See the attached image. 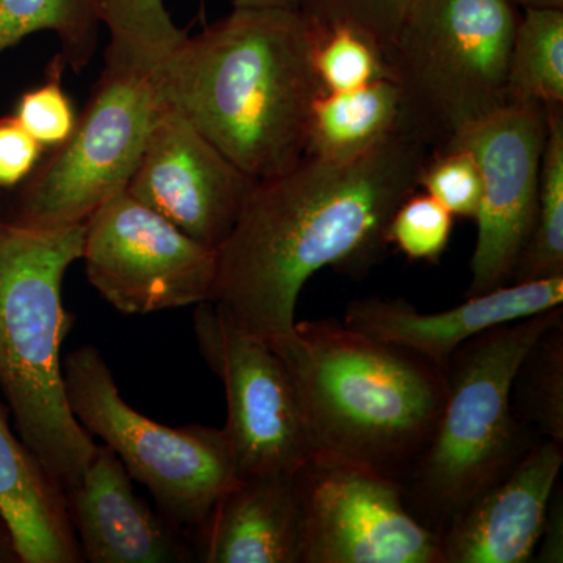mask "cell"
Masks as SVG:
<instances>
[{"label":"cell","instance_id":"7c38bea8","mask_svg":"<svg viewBox=\"0 0 563 563\" xmlns=\"http://www.w3.org/2000/svg\"><path fill=\"white\" fill-rule=\"evenodd\" d=\"M547 129V107L509 101L444 144L472 152L483 179L466 296L512 280L536 218Z\"/></svg>","mask_w":563,"mask_h":563},{"label":"cell","instance_id":"cb8c5ba5","mask_svg":"<svg viewBox=\"0 0 563 563\" xmlns=\"http://www.w3.org/2000/svg\"><path fill=\"white\" fill-rule=\"evenodd\" d=\"M512 409L536 435L563 443V320L526 352L514 377Z\"/></svg>","mask_w":563,"mask_h":563},{"label":"cell","instance_id":"d4e9b609","mask_svg":"<svg viewBox=\"0 0 563 563\" xmlns=\"http://www.w3.org/2000/svg\"><path fill=\"white\" fill-rule=\"evenodd\" d=\"M314 21L313 68L322 91H350L377 80H393L387 52L369 33L347 21Z\"/></svg>","mask_w":563,"mask_h":563},{"label":"cell","instance_id":"4dcf8cb0","mask_svg":"<svg viewBox=\"0 0 563 563\" xmlns=\"http://www.w3.org/2000/svg\"><path fill=\"white\" fill-rule=\"evenodd\" d=\"M563 493L561 484H558L548 506L544 518L542 537H540V551L533 559L542 563L563 562Z\"/></svg>","mask_w":563,"mask_h":563},{"label":"cell","instance_id":"f546056e","mask_svg":"<svg viewBox=\"0 0 563 563\" xmlns=\"http://www.w3.org/2000/svg\"><path fill=\"white\" fill-rule=\"evenodd\" d=\"M43 151L16 118H0V188H20L35 172Z\"/></svg>","mask_w":563,"mask_h":563},{"label":"cell","instance_id":"1f68e13d","mask_svg":"<svg viewBox=\"0 0 563 563\" xmlns=\"http://www.w3.org/2000/svg\"><path fill=\"white\" fill-rule=\"evenodd\" d=\"M232 3L235 9H288L309 13L318 0H232Z\"/></svg>","mask_w":563,"mask_h":563},{"label":"cell","instance_id":"8992f818","mask_svg":"<svg viewBox=\"0 0 563 563\" xmlns=\"http://www.w3.org/2000/svg\"><path fill=\"white\" fill-rule=\"evenodd\" d=\"M512 0H412L387 51L402 120L443 147L507 99Z\"/></svg>","mask_w":563,"mask_h":563},{"label":"cell","instance_id":"9c48e42d","mask_svg":"<svg viewBox=\"0 0 563 563\" xmlns=\"http://www.w3.org/2000/svg\"><path fill=\"white\" fill-rule=\"evenodd\" d=\"M195 307L198 350L224 387L228 420L222 429L236 477L298 472L312 457L313 444L280 355L218 303Z\"/></svg>","mask_w":563,"mask_h":563},{"label":"cell","instance_id":"3957f363","mask_svg":"<svg viewBox=\"0 0 563 563\" xmlns=\"http://www.w3.org/2000/svg\"><path fill=\"white\" fill-rule=\"evenodd\" d=\"M268 343L290 374L313 454L401 483L442 412L443 369L333 318L296 321L288 335Z\"/></svg>","mask_w":563,"mask_h":563},{"label":"cell","instance_id":"836d02e7","mask_svg":"<svg viewBox=\"0 0 563 563\" xmlns=\"http://www.w3.org/2000/svg\"><path fill=\"white\" fill-rule=\"evenodd\" d=\"M518 9H529V7H553V9H563V0H512Z\"/></svg>","mask_w":563,"mask_h":563},{"label":"cell","instance_id":"e0dca14e","mask_svg":"<svg viewBox=\"0 0 563 563\" xmlns=\"http://www.w3.org/2000/svg\"><path fill=\"white\" fill-rule=\"evenodd\" d=\"M295 473L236 477L195 540L199 561L299 563L301 506Z\"/></svg>","mask_w":563,"mask_h":563},{"label":"cell","instance_id":"5bb4252c","mask_svg":"<svg viewBox=\"0 0 563 563\" xmlns=\"http://www.w3.org/2000/svg\"><path fill=\"white\" fill-rule=\"evenodd\" d=\"M563 276L510 282L495 290L466 296L443 312H418L402 299H355L344 309L343 324L379 342L415 352L446 368L463 343L488 329L562 307Z\"/></svg>","mask_w":563,"mask_h":563},{"label":"cell","instance_id":"e575fe53","mask_svg":"<svg viewBox=\"0 0 563 563\" xmlns=\"http://www.w3.org/2000/svg\"><path fill=\"white\" fill-rule=\"evenodd\" d=\"M0 220H2V207H0Z\"/></svg>","mask_w":563,"mask_h":563},{"label":"cell","instance_id":"ba28073f","mask_svg":"<svg viewBox=\"0 0 563 563\" xmlns=\"http://www.w3.org/2000/svg\"><path fill=\"white\" fill-rule=\"evenodd\" d=\"M157 107L151 74L106 62L74 132L18 188L2 221L33 229L87 221L128 190Z\"/></svg>","mask_w":563,"mask_h":563},{"label":"cell","instance_id":"277c9868","mask_svg":"<svg viewBox=\"0 0 563 563\" xmlns=\"http://www.w3.org/2000/svg\"><path fill=\"white\" fill-rule=\"evenodd\" d=\"M84 239L85 222L33 229L0 220V390L21 442L63 492L98 450L70 412L63 380L62 344L74 322L63 279Z\"/></svg>","mask_w":563,"mask_h":563},{"label":"cell","instance_id":"83f0119b","mask_svg":"<svg viewBox=\"0 0 563 563\" xmlns=\"http://www.w3.org/2000/svg\"><path fill=\"white\" fill-rule=\"evenodd\" d=\"M66 63L55 55L47 68L46 80L25 91L18 101L13 117L43 147H57L69 139L77 124L73 102L62 87Z\"/></svg>","mask_w":563,"mask_h":563},{"label":"cell","instance_id":"44dd1931","mask_svg":"<svg viewBox=\"0 0 563 563\" xmlns=\"http://www.w3.org/2000/svg\"><path fill=\"white\" fill-rule=\"evenodd\" d=\"M98 0H0V54L25 36L52 32L66 68L80 73L98 49Z\"/></svg>","mask_w":563,"mask_h":563},{"label":"cell","instance_id":"52a82bcc","mask_svg":"<svg viewBox=\"0 0 563 563\" xmlns=\"http://www.w3.org/2000/svg\"><path fill=\"white\" fill-rule=\"evenodd\" d=\"M63 380L81 428L120 457L132 479L154 496L162 517L195 547L211 510L236 479L224 429L169 428L136 412L91 344L66 355Z\"/></svg>","mask_w":563,"mask_h":563},{"label":"cell","instance_id":"30bf717a","mask_svg":"<svg viewBox=\"0 0 563 563\" xmlns=\"http://www.w3.org/2000/svg\"><path fill=\"white\" fill-rule=\"evenodd\" d=\"M295 476L299 563H442L439 533L410 512L395 477L318 453Z\"/></svg>","mask_w":563,"mask_h":563},{"label":"cell","instance_id":"5b68a950","mask_svg":"<svg viewBox=\"0 0 563 563\" xmlns=\"http://www.w3.org/2000/svg\"><path fill=\"white\" fill-rule=\"evenodd\" d=\"M561 320L558 307L496 325L451 355L439 421L401 479L410 512L439 537L540 439L515 417L512 383L529 347Z\"/></svg>","mask_w":563,"mask_h":563},{"label":"cell","instance_id":"ac0fdd59","mask_svg":"<svg viewBox=\"0 0 563 563\" xmlns=\"http://www.w3.org/2000/svg\"><path fill=\"white\" fill-rule=\"evenodd\" d=\"M0 510L13 529L22 563L84 562L65 492L11 431L2 406Z\"/></svg>","mask_w":563,"mask_h":563},{"label":"cell","instance_id":"603a6c76","mask_svg":"<svg viewBox=\"0 0 563 563\" xmlns=\"http://www.w3.org/2000/svg\"><path fill=\"white\" fill-rule=\"evenodd\" d=\"M98 9L110 33L106 62L121 68L152 74L187 38L165 0H98Z\"/></svg>","mask_w":563,"mask_h":563},{"label":"cell","instance_id":"4fadbf2b","mask_svg":"<svg viewBox=\"0 0 563 563\" xmlns=\"http://www.w3.org/2000/svg\"><path fill=\"white\" fill-rule=\"evenodd\" d=\"M255 184L176 107L158 98L146 146L125 191L217 251Z\"/></svg>","mask_w":563,"mask_h":563},{"label":"cell","instance_id":"d6a6232c","mask_svg":"<svg viewBox=\"0 0 563 563\" xmlns=\"http://www.w3.org/2000/svg\"><path fill=\"white\" fill-rule=\"evenodd\" d=\"M0 563H22L13 529L0 510Z\"/></svg>","mask_w":563,"mask_h":563},{"label":"cell","instance_id":"f1b7e54d","mask_svg":"<svg viewBox=\"0 0 563 563\" xmlns=\"http://www.w3.org/2000/svg\"><path fill=\"white\" fill-rule=\"evenodd\" d=\"M410 3L412 0H318L309 14L351 22L379 41L387 52Z\"/></svg>","mask_w":563,"mask_h":563},{"label":"cell","instance_id":"484cf974","mask_svg":"<svg viewBox=\"0 0 563 563\" xmlns=\"http://www.w3.org/2000/svg\"><path fill=\"white\" fill-rule=\"evenodd\" d=\"M418 190L431 195L454 218L476 220L483 179L472 152L461 146L429 152L418 177Z\"/></svg>","mask_w":563,"mask_h":563},{"label":"cell","instance_id":"2e32d148","mask_svg":"<svg viewBox=\"0 0 563 563\" xmlns=\"http://www.w3.org/2000/svg\"><path fill=\"white\" fill-rule=\"evenodd\" d=\"M131 474L109 446H98L79 483L65 492L84 562L196 561L191 540L133 490Z\"/></svg>","mask_w":563,"mask_h":563},{"label":"cell","instance_id":"6da1fadb","mask_svg":"<svg viewBox=\"0 0 563 563\" xmlns=\"http://www.w3.org/2000/svg\"><path fill=\"white\" fill-rule=\"evenodd\" d=\"M431 151L402 121L357 157L306 154L288 172L257 180L217 250L209 301L266 342L288 335L313 274L333 268L358 277L380 261L393 213L418 190Z\"/></svg>","mask_w":563,"mask_h":563},{"label":"cell","instance_id":"7a4b0ae2","mask_svg":"<svg viewBox=\"0 0 563 563\" xmlns=\"http://www.w3.org/2000/svg\"><path fill=\"white\" fill-rule=\"evenodd\" d=\"M317 21L301 10L235 9L151 74L217 150L255 180L306 155L307 125L322 88L313 68Z\"/></svg>","mask_w":563,"mask_h":563},{"label":"cell","instance_id":"8fae6325","mask_svg":"<svg viewBox=\"0 0 563 563\" xmlns=\"http://www.w3.org/2000/svg\"><path fill=\"white\" fill-rule=\"evenodd\" d=\"M81 258L99 295L131 314L209 301L217 276V251L128 191L102 203L85 221Z\"/></svg>","mask_w":563,"mask_h":563},{"label":"cell","instance_id":"7402d4cb","mask_svg":"<svg viewBox=\"0 0 563 563\" xmlns=\"http://www.w3.org/2000/svg\"><path fill=\"white\" fill-rule=\"evenodd\" d=\"M547 121L536 218L510 282L563 276V106L547 107Z\"/></svg>","mask_w":563,"mask_h":563},{"label":"cell","instance_id":"ffe728a7","mask_svg":"<svg viewBox=\"0 0 563 563\" xmlns=\"http://www.w3.org/2000/svg\"><path fill=\"white\" fill-rule=\"evenodd\" d=\"M521 10L507 70V99L563 106V9Z\"/></svg>","mask_w":563,"mask_h":563},{"label":"cell","instance_id":"d6986e66","mask_svg":"<svg viewBox=\"0 0 563 563\" xmlns=\"http://www.w3.org/2000/svg\"><path fill=\"white\" fill-rule=\"evenodd\" d=\"M402 95L391 79L350 91H322L307 125L306 154L346 161L372 150L402 124Z\"/></svg>","mask_w":563,"mask_h":563},{"label":"cell","instance_id":"9a60e30c","mask_svg":"<svg viewBox=\"0 0 563 563\" xmlns=\"http://www.w3.org/2000/svg\"><path fill=\"white\" fill-rule=\"evenodd\" d=\"M562 465L563 443L537 439L501 481L440 533L442 563L533 561Z\"/></svg>","mask_w":563,"mask_h":563},{"label":"cell","instance_id":"4316f807","mask_svg":"<svg viewBox=\"0 0 563 563\" xmlns=\"http://www.w3.org/2000/svg\"><path fill=\"white\" fill-rule=\"evenodd\" d=\"M453 224V214L442 203L428 192L415 190L393 213L388 243L410 261L437 263L450 244Z\"/></svg>","mask_w":563,"mask_h":563}]
</instances>
